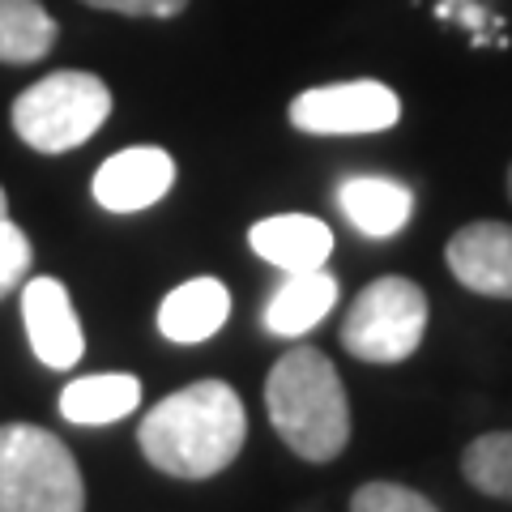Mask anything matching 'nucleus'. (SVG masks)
Segmentation results:
<instances>
[{
	"instance_id": "7",
	"label": "nucleus",
	"mask_w": 512,
	"mask_h": 512,
	"mask_svg": "<svg viewBox=\"0 0 512 512\" xmlns=\"http://www.w3.org/2000/svg\"><path fill=\"white\" fill-rule=\"evenodd\" d=\"M22 320H26V338L30 350L43 367L52 372H69L86 355V338L77 325L73 299L56 278H35L22 282Z\"/></svg>"
},
{
	"instance_id": "8",
	"label": "nucleus",
	"mask_w": 512,
	"mask_h": 512,
	"mask_svg": "<svg viewBox=\"0 0 512 512\" xmlns=\"http://www.w3.org/2000/svg\"><path fill=\"white\" fill-rule=\"evenodd\" d=\"M175 184V158L158 146H133L111 154L94 171V201L111 214H137L150 210Z\"/></svg>"
},
{
	"instance_id": "1",
	"label": "nucleus",
	"mask_w": 512,
	"mask_h": 512,
	"mask_svg": "<svg viewBox=\"0 0 512 512\" xmlns=\"http://www.w3.org/2000/svg\"><path fill=\"white\" fill-rule=\"evenodd\" d=\"M248 436V414L227 380H197L163 397L137 427V448L154 470L201 483L231 466Z\"/></svg>"
},
{
	"instance_id": "2",
	"label": "nucleus",
	"mask_w": 512,
	"mask_h": 512,
	"mask_svg": "<svg viewBox=\"0 0 512 512\" xmlns=\"http://www.w3.org/2000/svg\"><path fill=\"white\" fill-rule=\"evenodd\" d=\"M269 423L303 461H333L350 440V402L325 350L295 346L265 380Z\"/></svg>"
},
{
	"instance_id": "13",
	"label": "nucleus",
	"mask_w": 512,
	"mask_h": 512,
	"mask_svg": "<svg viewBox=\"0 0 512 512\" xmlns=\"http://www.w3.org/2000/svg\"><path fill=\"white\" fill-rule=\"evenodd\" d=\"M338 303V278L325 269H308V274H286L278 295L265 303V329L278 338H303Z\"/></svg>"
},
{
	"instance_id": "19",
	"label": "nucleus",
	"mask_w": 512,
	"mask_h": 512,
	"mask_svg": "<svg viewBox=\"0 0 512 512\" xmlns=\"http://www.w3.org/2000/svg\"><path fill=\"white\" fill-rule=\"evenodd\" d=\"M86 5L124 13V18H175V13H184L188 0H86Z\"/></svg>"
},
{
	"instance_id": "9",
	"label": "nucleus",
	"mask_w": 512,
	"mask_h": 512,
	"mask_svg": "<svg viewBox=\"0 0 512 512\" xmlns=\"http://www.w3.org/2000/svg\"><path fill=\"white\" fill-rule=\"evenodd\" d=\"M448 269L474 295L512 299V227L508 222H470L448 239Z\"/></svg>"
},
{
	"instance_id": "12",
	"label": "nucleus",
	"mask_w": 512,
	"mask_h": 512,
	"mask_svg": "<svg viewBox=\"0 0 512 512\" xmlns=\"http://www.w3.org/2000/svg\"><path fill=\"white\" fill-rule=\"evenodd\" d=\"M338 205L350 218V227L367 239H389L410 222L414 214V192L384 175H355L338 188Z\"/></svg>"
},
{
	"instance_id": "21",
	"label": "nucleus",
	"mask_w": 512,
	"mask_h": 512,
	"mask_svg": "<svg viewBox=\"0 0 512 512\" xmlns=\"http://www.w3.org/2000/svg\"><path fill=\"white\" fill-rule=\"evenodd\" d=\"M508 197H512V171H508Z\"/></svg>"
},
{
	"instance_id": "6",
	"label": "nucleus",
	"mask_w": 512,
	"mask_h": 512,
	"mask_svg": "<svg viewBox=\"0 0 512 512\" xmlns=\"http://www.w3.org/2000/svg\"><path fill=\"white\" fill-rule=\"evenodd\" d=\"M402 120V103L384 82H342L303 90L291 103V124L312 137L384 133Z\"/></svg>"
},
{
	"instance_id": "20",
	"label": "nucleus",
	"mask_w": 512,
	"mask_h": 512,
	"mask_svg": "<svg viewBox=\"0 0 512 512\" xmlns=\"http://www.w3.org/2000/svg\"><path fill=\"white\" fill-rule=\"evenodd\" d=\"M0 218H9V197H5V188H0Z\"/></svg>"
},
{
	"instance_id": "3",
	"label": "nucleus",
	"mask_w": 512,
	"mask_h": 512,
	"mask_svg": "<svg viewBox=\"0 0 512 512\" xmlns=\"http://www.w3.org/2000/svg\"><path fill=\"white\" fill-rule=\"evenodd\" d=\"M0 512H86L82 470L47 427H0Z\"/></svg>"
},
{
	"instance_id": "17",
	"label": "nucleus",
	"mask_w": 512,
	"mask_h": 512,
	"mask_svg": "<svg viewBox=\"0 0 512 512\" xmlns=\"http://www.w3.org/2000/svg\"><path fill=\"white\" fill-rule=\"evenodd\" d=\"M350 512H440V508L402 483H363L355 500H350Z\"/></svg>"
},
{
	"instance_id": "4",
	"label": "nucleus",
	"mask_w": 512,
	"mask_h": 512,
	"mask_svg": "<svg viewBox=\"0 0 512 512\" xmlns=\"http://www.w3.org/2000/svg\"><path fill=\"white\" fill-rule=\"evenodd\" d=\"M111 116V90L103 77L82 69L47 73L13 99V133L39 154H64L90 141Z\"/></svg>"
},
{
	"instance_id": "18",
	"label": "nucleus",
	"mask_w": 512,
	"mask_h": 512,
	"mask_svg": "<svg viewBox=\"0 0 512 512\" xmlns=\"http://www.w3.org/2000/svg\"><path fill=\"white\" fill-rule=\"evenodd\" d=\"M30 261H35V248H30L26 231L18 222L0 218V299L13 295L30 274Z\"/></svg>"
},
{
	"instance_id": "15",
	"label": "nucleus",
	"mask_w": 512,
	"mask_h": 512,
	"mask_svg": "<svg viewBox=\"0 0 512 512\" xmlns=\"http://www.w3.org/2000/svg\"><path fill=\"white\" fill-rule=\"evenodd\" d=\"M52 43L56 22L39 0H0V64H35Z\"/></svg>"
},
{
	"instance_id": "14",
	"label": "nucleus",
	"mask_w": 512,
	"mask_h": 512,
	"mask_svg": "<svg viewBox=\"0 0 512 512\" xmlns=\"http://www.w3.org/2000/svg\"><path fill=\"white\" fill-rule=\"evenodd\" d=\"M137 402H141V380L128 372L77 376L73 384H64L60 414L82 427H103V423H120L124 414H133Z\"/></svg>"
},
{
	"instance_id": "5",
	"label": "nucleus",
	"mask_w": 512,
	"mask_h": 512,
	"mask_svg": "<svg viewBox=\"0 0 512 512\" xmlns=\"http://www.w3.org/2000/svg\"><path fill=\"white\" fill-rule=\"evenodd\" d=\"M427 333V295L410 278H376L350 303L342 346L363 363H402Z\"/></svg>"
},
{
	"instance_id": "10",
	"label": "nucleus",
	"mask_w": 512,
	"mask_h": 512,
	"mask_svg": "<svg viewBox=\"0 0 512 512\" xmlns=\"http://www.w3.org/2000/svg\"><path fill=\"white\" fill-rule=\"evenodd\" d=\"M248 244L282 274H308V269H325L333 252V231L308 214H274L248 231Z\"/></svg>"
},
{
	"instance_id": "11",
	"label": "nucleus",
	"mask_w": 512,
	"mask_h": 512,
	"mask_svg": "<svg viewBox=\"0 0 512 512\" xmlns=\"http://www.w3.org/2000/svg\"><path fill=\"white\" fill-rule=\"evenodd\" d=\"M231 316V291L218 278H192L163 299L158 308V333L175 346L210 342Z\"/></svg>"
},
{
	"instance_id": "16",
	"label": "nucleus",
	"mask_w": 512,
	"mask_h": 512,
	"mask_svg": "<svg viewBox=\"0 0 512 512\" xmlns=\"http://www.w3.org/2000/svg\"><path fill=\"white\" fill-rule=\"evenodd\" d=\"M461 474H466V483L478 487L483 495L512 500V431L478 436L466 453H461Z\"/></svg>"
}]
</instances>
